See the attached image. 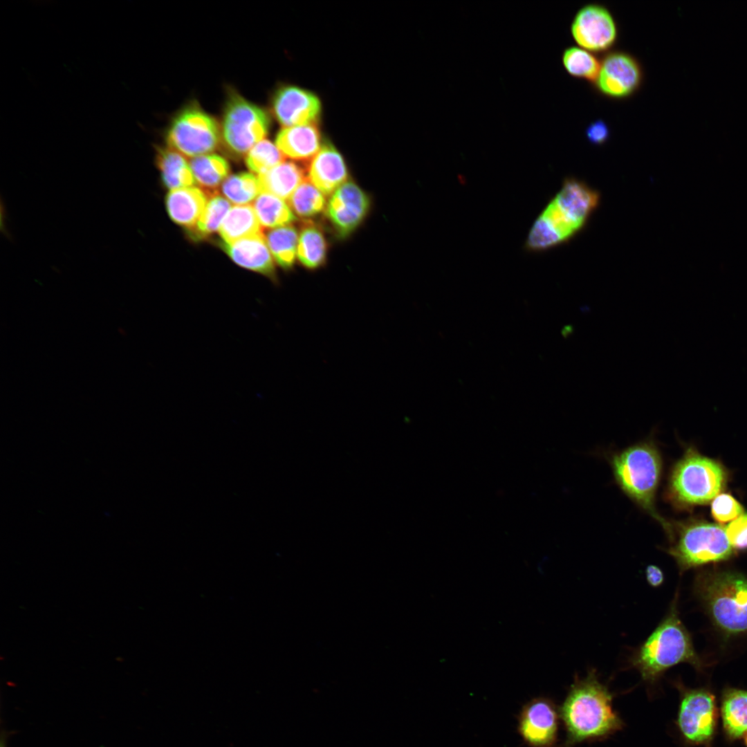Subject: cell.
Returning <instances> with one entry per match:
<instances>
[{
	"mask_svg": "<svg viewBox=\"0 0 747 747\" xmlns=\"http://www.w3.org/2000/svg\"><path fill=\"white\" fill-rule=\"evenodd\" d=\"M224 196L237 205H248L261 193L258 177L248 172L228 176L221 185Z\"/></svg>",
	"mask_w": 747,
	"mask_h": 747,
	"instance_id": "cell-30",
	"label": "cell"
},
{
	"mask_svg": "<svg viewBox=\"0 0 747 747\" xmlns=\"http://www.w3.org/2000/svg\"><path fill=\"white\" fill-rule=\"evenodd\" d=\"M613 695L595 670L578 676L559 709L566 732L562 747L602 739L621 730L624 723L612 704Z\"/></svg>",
	"mask_w": 747,
	"mask_h": 747,
	"instance_id": "cell-1",
	"label": "cell"
},
{
	"mask_svg": "<svg viewBox=\"0 0 747 747\" xmlns=\"http://www.w3.org/2000/svg\"><path fill=\"white\" fill-rule=\"evenodd\" d=\"M275 144L284 156L297 161H310L320 149L321 136L316 124L284 127Z\"/></svg>",
	"mask_w": 747,
	"mask_h": 747,
	"instance_id": "cell-18",
	"label": "cell"
},
{
	"mask_svg": "<svg viewBox=\"0 0 747 747\" xmlns=\"http://www.w3.org/2000/svg\"><path fill=\"white\" fill-rule=\"evenodd\" d=\"M571 33L580 47L593 53L609 50L618 38V28L611 12L603 5L589 3L575 14Z\"/></svg>",
	"mask_w": 747,
	"mask_h": 747,
	"instance_id": "cell-11",
	"label": "cell"
},
{
	"mask_svg": "<svg viewBox=\"0 0 747 747\" xmlns=\"http://www.w3.org/2000/svg\"><path fill=\"white\" fill-rule=\"evenodd\" d=\"M720 712L726 737L735 741L747 734V691L726 688L721 698Z\"/></svg>",
	"mask_w": 747,
	"mask_h": 747,
	"instance_id": "cell-21",
	"label": "cell"
},
{
	"mask_svg": "<svg viewBox=\"0 0 747 747\" xmlns=\"http://www.w3.org/2000/svg\"><path fill=\"white\" fill-rule=\"evenodd\" d=\"M676 603V600L672 602L665 617L629 658L631 667L650 685L680 663H688L697 670L702 668L690 635L679 618Z\"/></svg>",
	"mask_w": 747,
	"mask_h": 747,
	"instance_id": "cell-3",
	"label": "cell"
},
{
	"mask_svg": "<svg viewBox=\"0 0 747 747\" xmlns=\"http://www.w3.org/2000/svg\"><path fill=\"white\" fill-rule=\"evenodd\" d=\"M588 140L593 145H602L609 137V128L602 120L591 122L585 131Z\"/></svg>",
	"mask_w": 747,
	"mask_h": 747,
	"instance_id": "cell-35",
	"label": "cell"
},
{
	"mask_svg": "<svg viewBox=\"0 0 747 747\" xmlns=\"http://www.w3.org/2000/svg\"><path fill=\"white\" fill-rule=\"evenodd\" d=\"M727 538L735 551L747 549V513L741 515L725 529Z\"/></svg>",
	"mask_w": 747,
	"mask_h": 747,
	"instance_id": "cell-34",
	"label": "cell"
},
{
	"mask_svg": "<svg viewBox=\"0 0 747 747\" xmlns=\"http://www.w3.org/2000/svg\"><path fill=\"white\" fill-rule=\"evenodd\" d=\"M676 527V534L666 551L674 557L681 572L729 560L735 553L725 528L718 524L692 521Z\"/></svg>",
	"mask_w": 747,
	"mask_h": 747,
	"instance_id": "cell-6",
	"label": "cell"
},
{
	"mask_svg": "<svg viewBox=\"0 0 747 747\" xmlns=\"http://www.w3.org/2000/svg\"><path fill=\"white\" fill-rule=\"evenodd\" d=\"M327 243L321 228L313 222H306L300 230L297 257L300 263L308 269L322 266L326 259Z\"/></svg>",
	"mask_w": 747,
	"mask_h": 747,
	"instance_id": "cell-24",
	"label": "cell"
},
{
	"mask_svg": "<svg viewBox=\"0 0 747 747\" xmlns=\"http://www.w3.org/2000/svg\"><path fill=\"white\" fill-rule=\"evenodd\" d=\"M616 483L638 508L658 523L672 538L673 526L657 510L656 499L663 472V459L656 443H634L609 459Z\"/></svg>",
	"mask_w": 747,
	"mask_h": 747,
	"instance_id": "cell-2",
	"label": "cell"
},
{
	"mask_svg": "<svg viewBox=\"0 0 747 747\" xmlns=\"http://www.w3.org/2000/svg\"><path fill=\"white\" fill-rule=\"evenodd\" d=\"M695 589L714 625L726 636L747 631V577L716 571L698 575Z\"/></svg>",
	"mask_w": 747,
	"mask_h": 747,
	"instance_id": "cell-5",
	"label": "cell"
},
{
	"mask_svg": "<svg viewBox=\"0 0 747 747\" xmlns=\"http://www.w3.org/2000/svg\"><path fill=\"white\" fill-rule=\"evenodd\" d=\"M272 108L277 120L284 127H290L316 124L320 116L321 103L308 90L286 86L275 93Z\"/></svg>",
	"mask_w": 747,
	"mask_h": 747,
	"instance_id": "cell-14",
	"label": "cell"
},
{
	"mask_svg": "<svg viewBox=\"0 0 747 747\" xmlns=\"http://www.w3.org/2000/svg\"><path fill=\"white\" fill-rule=\"evenodd\" d=\"M645 578L647 582L653 587L661 586L664 581V574L656 565H648L645 569Z\"/></svg>",
	"mask_w": 747,
	"mask_h": 747,
	"instance_id": "cell-36",
	"label": "cell"
},
{
	"mask_svg": "<svg viewBox=\"0 0 747 747\" xmlns=\"http://www.w3.org/2000/svg\"><path fill=\"white\" fill-rule=\"evenodd\" d=\"M253 208L262 227L270 229L291 225L295 215L284 199L261 192L255 200Z\"/></svg>",
	"mask_w": 747,
	"mask_h": 747,
	"instance_id": "cell-26",
	"label": "cell"
},
{
	"mask_svg": "<svg viewBox=\"0 0 747 747\" xmlns=\"http://www.w3.org/2000/svg\"><path fill=\"white\" fill-rule=\"evenodd\" d=\"M298 237L292 225L270 229L265 235L273 259L284 269L291 268L295 263Z\"/></svg>",
	"mask_w": 747,
	"mask_h": 747,
	"instance_id": "cell-27",
	"label": "cell"
},
{
	"mask_svg": "<svg viewBox=\"0 0 747 747\" xmlns=\"http://www.w3.org/2000/svg\"><path fill=\"white\" fill-rule=\"evenodd\" d=\"M231 208L230 202L225 198L212 195L196 225L192 229L196 238H205L219 230L223 219Z\"/></svg>",
	"mask_w": 747,
	"mask_h": 747,
	"instance_id": "cell-31",
	"label": "cell"
},
{
	"mask_svg": "<svg viewBox=\"0 0 747 747\" xmlns=\"http://www.w3.org/2000/svg\"><path fill=\"white\" fill-rule=\"evenodd\" d=\"M156 164L163 183L170 190L192 187L196 183L187 159L170 148L158 150Z\"/></svg>",
	"mask_w": 747,
	"mask_h": 747,
	"instance_id": "cell-22",
	"label": "cell"
},
{
	"mask_svg": "<svg viewBox=\"0 0 747 747\" xmlns=\"http://www.w3.org/2000/svg\"><path fill=\"white\" fill-rule=\"evenodd\" d=\"M270 127L267 113L261 107L232 93L225 105L221 136L226 148L241 156L264 140Z\"/></svg>",
	"mask_w": 747,
	"mask_h": 747,
	"instance_id": "cell-7",
	"label": "cell"
},
{
	"mask_svg": "<svg viewBox=\"0 0 747 747\" xmlns=\"http://www.w3.org/2000/svg\"><path fill=\"white\" fill-rule=\"evenodd\" d=\"M726 482L719 462L688 448L671 470L664 497L680 509L703 505L717 496Z\"/></svg>",
	"mask_w": 747,
	"mask_h": 747,
	"instance_id": "cell-4",
	"label": "cell"
},
{
	"mask_svg": "<svg viewBox=\"0 0 747 747\" xmlns=\"http://www.w3.org/2000/svg\"><path fill=\"white\" fill-rule=\"evenodd\" d=\"M221 130L215 119L197 105L180 111L166 135L169 148L189 157L206 155L219 145Z\"/></svg>",
	"mask_w": 747,
	"mask_h": 747,
	"instance_id": "cell-8",
	"label": "cell"
},
{
	"mask_svg": "<svg viewBox=\"0 0 747 747\" xmlns=\"http://www.w3.org/2000/svg\"><path fill=\"white\" fill-rule=\"evenodd\" d=\"M742 506L731 495L721 493L713 499L711 513L713 518L721 524L735 520L742 515Z\"/></svg>",
	"mask_w": 747,
	"mask_h": 747,
	"instance_id": "cell-33",
	"label": "cell"
},
{
	"mask_svg": "<svg viewBox=\"0 0 747 747\" xmlns=\"http://www.w3.org/2000/svg\"><path fill=\"white\" fill-rule=\"evenodd\" d=\"M681 700L676 724L683 740L691 746L709 747L716 735L719 712L715 696L705 688L676 685Z\"/></svg>",
	"mask_w": 747,
	"mask_h": 747,
	"instance_id": "cell-9",
	"label": "cell"
},
{
	"mask_svg": "<svg viewBox=\"0 0 747 747\" xmlns=\"http://www.w3.org/2000/svg\"><path fill=\"white\" fill-rule=\"evenodd\" d=\"M599 200V193L586 183L566 178L552 201L564 217L579 230L598 206Z\"/></svg>",
	"mask_w": 747,
	"mask_h": 747,
	"instance_id": "cell-15",
	"label": "cell"
},
{
	"mask_svg": "<svg viewBox=\"0 0 747 747\" xmlns=\"http://www.w3.org/2000/svg\"><path fill=\"white\" fill-rule=\"evenodd\" d=\"M309 181L325 196L332 194L347 181L345 162L335 147L324 142L309 161L306 170Z\"/></svg>",
	"mask_w": 747,
	"mask_h": 747,
	"instance_id": "cell-16",
	"label": "cell"
},
{
	"mask_svg": "<svg viewBox=\"0 0 747 747\" xmlns=\"http://www.w3.org/2000/svg\"><path fill=\"white\" fill-rule=\"evenodd\" d=\"M306 170L292 161H283L265 173L258 175L261 192L288 199L306 179Z\"/></svg>",
	"mask_w": 747,
	"mask_h": 747,
	"instance_id": "cell-20",
	"label": "cell"
},
{
	"mask_svg": "<svg viewBox=\"0 0 747 747\" xmlns=\"http://www.w3.org/2000/svg\"><path fill=\"white\" fill-rule=\"evenodd\" d=\"M284 161V156L276 145L268 140L256 144L248 153L246 164L258 175L265 173Z\"/></svg>",
	"mask_w": 747,
	"mask_h": 747,
	"instance_id": "cell-32",
	"label": "cell"
},
{
	"mask_svg": "<svg viewBox=\"0 0 747 747\" xmlns=\"http://www.w3.org/2000/svg\"><path fill=\"white\" fill-rule=\"evenodd\" d=\"M369 207L368 195L355 183L347 181L331 194L325 214L338 235L345 237L364 220Z\"/></svg>",
	"mask_w": 747,
	"mask_h": 747,
	"instance_id": "cell-13",
	"label": "cell"
},
{
	"mask_svg": "<svg viewBox=\"0 0 747 747\" xmlns=\"http://www.w3.org/2000/svg\"><path fill=\"white\" fill-rule=\"evenodd\" d=\"M222 248L239 266L275 280L273 258L263 232L232 243L222 241Z\"/></svg>",
	"mask_w": 747,
	"mask_h": 747,
	"instance_id": "cell-17",
	"label": "cell"
},
{
	"mask_svg": "<svg viewBox=\"0 0 747 747\" xmlns=\"http://www.w3.org/2000/svg\"><path fill=\"white\" fill-rule=\"evenodd\" d=\"M190 164L195 181L202 187V190L213 195L230 172L227 160L216 154H206L193 158Z\"/></svg>",
	"mask_w": 747,
	"mask_h": 747,
	"instance_id": "cell-25",
	"label": "cell"
},
{
	"mask_svg": "<svg viewBox=\"0 0 747 747\" xmlns=\"http://www.w3.org/2000/svg\"><path fill=\"white\" fill-rule=\"evenodd\" d=\"M745 744H746V746L747 747V734L745 736Z\"/></svg>",
	"mask_w": 747,
	"mask_h": 747,
	"instance_id": "cell-37",
	"label": "cell"
},
{
	"mask_svg": "<svg viewBox=\"0 0 747 747\" xmlns=\"http://www.w3.org/2000/svg\"><path fill=\"white\" fill-rule=\"evenodd\" d=\"M1 747H4V746H3V744H1Z\"/></svg>",
	"mask_w": 747,
	"mask_h": 747,
	"instance_id": "cell-38",
	"label": "cell"
},
{
	"mask_svg": "<svg viewBox=\"0 0 747 747\" xmlns=\"http://www.w3.org/2000/svg\"><path fill=\"white\" fill-rule=\"evenodd\" d=\"M219 232L223 242L232 243L261 233L262 226L253 206L235 205L225 216Z\"/></svg>",
	"mask_w": 747,
	"mask_h": 747,
	"instance_id": "cell-23",
	"label": "cell"
},
{
	"mask_svg": "<svg viewBox=\"0 0 747 747\" xmlns=\"http://www.w3.org/2000/svg\"><path fill=\"white\" fill-rule=\"evenodd\" d=\"M643 78L640 62L633 55L620 50L607 53L593 83L598 92L612 99L631 96L640 88Z\"/></svg>",
	"mask_w": 747,
	"mask_h": 747,
	"instance_id": "cell-10",
	"label": "cell"
},
{
	"mask_svg": "<svg viewBox=\"0 0 747 747\" xmlns=\"http://www.w3.org/2000/svg\"><path fill=\"white\" fill-rule=\"evenodd\" d=\"M208 202L205 192L195 187L170 190L166 197L167 210L172 221L192 229L196 225Z\"/></svg>",
	"mask_w": 747,
	"mask_h": 747,
	"instance_id": "cell-19",
	"label": "cell"
},
{
	"mask_svg": "<svg viewBox=\"0 0 747 747\" xmlns=\"http://www.w3.org/2000/svg\"><path fill=\"white\" fill-rule=\"evenodd\" d=\"M287 203L295 216L307 219L325 210L327 202L325 195L307 178L288 199Z\"/></svg>",
	"mask_w": 747,
	"mask_h": 747,
	"instance_id": "cell-28",
	"label": "cell"
},
{
	"mask_svg": "<svg viewBox=\"0 0 747 747\" xmlns=\"http://www.w3.org/2000/svg\"><path fill=\"white\" fill-rule=\"evenodd\" d=\"M560 713L548 698H533L521 708L517 730L528 747H555L557 742Z\"/></svg>",
	"mask_w": 747,
	"mask_h": 747,
	"instance_id": "cell-12",
	"label": "cell"
},
{
	"mask_svg": "<svg viewBox=\"0 0 747 747\" xmlns=\"http://www.w3.org/2000/svg\"><path fill=\"white\" fill-rule=\"evenodd\" d=\"M562 62L570 75L592 83L596 80L600 68V60L596 56L578 46H569L564 49Z\"/></svg>",
	"mask_w": 747,
	"mask_h": 747,
	"instance_id": "cell-29",
	"label": "cell"
}]
</instances>
